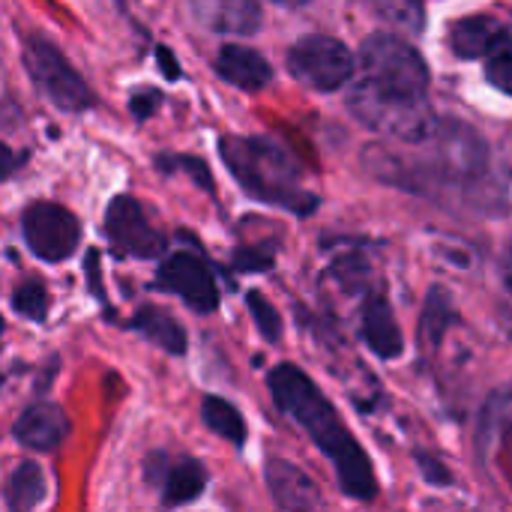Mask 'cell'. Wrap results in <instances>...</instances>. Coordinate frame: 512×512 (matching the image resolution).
I'll return each instance as SVG.
<instances>
[{
    "instance_id": "6da1fadb",
    "label": "cell",
    "mask_w": 512,
    "mask_h": 512,
    "mask_svg": "<svg viewBox=\"0 0 512 512\" xmlns=\"http://www.w3.org/2000/svg\"><path fill=\"white\" fill-rule=\"evenodd\" d=\"M354 60L357 81L348 93V108L366 129L399 144H414L435 129L438 114L429 105V66L411 42L375 33L360 45V57Z\"/></svg>"
},
{
    "instance_id": "7a4b0ae2",
    "label": "cell",
    "mask_w": 512,
    "mask_h": 512,
    "mask_svg": "<svg viewBox=\"0 0 512 512\" xmlns=\"http://www.w3.org/2000/svg\"><path fill=\"white\" fill-rule=\"evenodd\" d=\"M417 153H402L387 144L363 150L366 168L405 192L441 198L459 189L480 210L492 213V147L462 120H438L435 129L414 141Z\"/></svg>"
},
{
    "instance_id": "3957f363",
    "label": "cell",
    "mask_w": 512,
    "mask_h": 512,
    "mask_svg": "<svg viewBox=\"0 0 512 512\" xmlns=\"http://www.w3.org/2000/svg\"><path fill=\"white\" fill-rule=\"evenodd\" d=\"M267 387L276 408L288 414L312 438V444L333 462L339 489L354 501H372L378 495L372 459L360 447L354 432L339 420L336 408L318 390V384L294 363H279L267 375Z\"/></svg>"
},
{
    "instance_id": "277c9868",
    "label": "cell",
    "mask_w": 512,
    "mask_h": 512,
    "mask_svg": "<svg viewBox=\"0 0 512 512\" xmlns=\"http://www.w3.org/2000/svg\"><path fill=\"white\" fill-rule=\"evenodd\" d=\"M219 153L240 189L255 201L288 210L294 216H312L321 207V198L306 186L297 159L273 138L222 135Z\"/></svg>"
},
{
    "instance_id": "5b68a950",
    "label": "cell",
    "mask_w": 512,
    "mask_h": 512,
    "mask_svg": "<svg viewBox=\"0 0 512 512\" xmlns=\"http://www.w3.org/2000/svg\"><path fill=\"white\" fill-rule=\"evenodd\" d=\"M21 60H24V69H27L30 81L36 84V90L48 102H54L60 111L81 114V111L93 108V90L87 87L81 72L63 57V51L54 42H48L39 33H30L24 39Z\"/></svg>"
},
{
    "instance_id": "8992f818",
    "label": "cell",
    "mask_w": 512,
    "mask_h": 512,
    "mask_svg": "<svg viewBox=\"0 0 512 512\" xmlns=\"http://www.w3.org/2000/svg\"><path fill=\"white\" fill-rule=\"evenodd\" d=\"M354 54L333 36H306L288 48V72L318 93H336L354 78Z\"/></svg>"
},
{
    "instance_id": "52a82bcc",
    "label": "cell",
    "mask_w": 512,
    "mask_h": 512,
    "mask_svg": "<svg viewBox=\"0 0 512 512\" xmlns=\"http://www.w3.org/2000/svg\"><path fill=\"white\" fill-rule=\"evenodd\" d=\"M21 234L39 261L57 264L75 255L81 243V222L57 201H33L21 213Z\"/></svg>"
},
{
    "instance_id": "ba28073f",
    "label": "cell",
    "mask_w": 512,
    "mask_h": 512,
    "mask_svg": "<svg viewBox=\"0 0 512 512\" xmlns=\"http://www.w3.org/2000/svg\"><path fill=\"white\" fill-rule=\"evenodd\" d=\"M102 231L120 258L153 261L165 255V234L147 219L144 207L132 195H117L108 204Z\"/></svg>"
},
{
    "instance_id": "9c48e42d",
    "label": "cell",
    "mask_w": 512,
    "mask_h": 512,
    "mask_svg": "<svg viewBox=\"0 0 512 512\" xmlns=\"http://www.w3.org/2000/svg\"><path fill=\"white\" fill-rule=\"evenodd\" d=\"M156 291H168L180 297L192 312H216L219 306V282L210 264L195 252H174L156 270Z\"/></svg>"
},
{
    "instance_id": "30bf717a",
    "label": "cell",
    "mask_w": 512,
    "mask_h": 512,
    "mask_svg": "<svg viewBox=\"0 0 512 512\" xmlns=\"http://www.w3.org/2000/svg\"><path fill=\"white\" fill-rule=\"evenodd\" d=\"M147 483H153L162 495V507H186L207 492L210 474L198 459H168L153 453L144 465Z\"/></svg>"
},
{
    "instance_id": "8fae6325",
    "label": "cell",
    "mask_w": 512,
    "mask_h": 512,
    "mask_svg": "<svg viewBox=\"0 0 512 512\" xmlns=\"http://www.w3.org/2000/svg\"><path fill=\"white\" fill-rule=\"evenodd\" d=\"M264 480H267V492L279 510H318V507H324V495H321L318 483L303 468H297L285 459H267Z\"/></svg>"
},
{
    "instance_id": "7c38bea8",
    "label": "cell",
    "mask_w": 512,
    "mask_h": 512,
    "mask_svg": "<svg viewBox=\"0 0 512 512\" xmlns=\"http://www.w3.org/2000/svg\"><path fill=\"white\" fill-rule=\"evenodd\" d=\"M360 339L378 360H399L405 354V336L387 297L366 294V306L360 312Z\"/></svg>"
},
{
    "instance_id": "4fadbf2b",
    "label": "cell",
    "mask_w": 512,
    "mask_h": 512,
    "mask_svg": "<svg viewBox=\"0 0 512 512\" xmlns=\"http://www.w3.org/2000/svg\"><path fill=\"white\" fill-rule=\"evenodd\" d=\"M69 435V417L63 414V408L51 405V402H36L30 405L12 426V438L36 453H51L57 450Z\"/></svg>"
},
{
    "instance_id": "5bb4252c",
    "label": "cell",
    "mask_w": 512,
    "mask_h": 512,
    "mask_svg": "<svg viewBox=\"0 0 512 512\" xmlns=\"http://www.w3.org/2000/svg\"><path fill=\"white\" fill-rule=\"evenodd\" d=\"M201 27L222 36H249L261 27L258 0H189Z\"/></svg>"
},
{
    "instance_id": "9a60e30c",
    "label": "cell",
    "mask_w": 512,
    "mask_h": 512,
    "mask_svg": "<svg viewBox=\"0 0 512 512\" xmlns=\"http://www.w3.org/2000/svg\"><path fill=\"white\" fill-rule=\"evenodd\" d=\"M216 72L237 90L258 93L273 81V66L267 57L249 45H222L216 54Z\"/></svg>"
},
{
    "instance_id": "2e32d148",
    "label": "cell",
    "mask_w": 512,
    "mask_h": 512,
    "mask_svg": "<svg viewBox=\"0 0 512 512\" xmlns=\"http://www.w3.org/2000/svg\"><path fill=\"white\" fill-rule=\"evenodd\" d=\"M510 27L489 15V12H480V15H468V18H459L453 21L450 27V48L459 60H480L489 54V48L507 33Z\"/></svg>"
},
{
    "instance_id": "e0dca14e",
    "label": "cell",
    "mask_w": 512,
    "mask_h": 512,
    "mask_svg": "<svg viewBox=\"0 0 512 512\" xmlns=\"http://www.w3.org/2000/svg\"><path fill=\"white\" fill-rule=\"evenodd\" d=\"M507 432H510V390L501 387L486 399L477 423V456L483 465H492L495 456L504 450Z\"/></svg>"
},
{
    "instance_id": "ac0fdd59",
    "label": "cell",
    "mask_w": 512,
    "mask_h": 512,
    "mask_svg": "<svg viewBox=\"0 0 512 512\" xmlns=\"http://www.w3.org/2000/svg\"><path fill=\"white\" fill-rule=\"evenodd\" d=\"M129 327H132L135 333H141L147 342H153L156 348H162L165 354H171V357H183V354H186V345H189L186 330L174 321L171 312H165V309H159V306H144V309H138V312L132 315Z\"/></svg>"
},
{
    "instance_id": "d6986e66",
    "label": "cell",
    "mask_w": 512,
    "mask_h": 512,
    "mask_svg": "<svg viewBox=\"0 0 512 512\" xmlns=\"http://www.w3.org/2000/svg\"><path fill=\"white\" fill-rule=\"evenodd\" d=\"M459 324V312L450 300V294L444 288H432L423 306V318H420V348L438 351L441 342L447 339V330Z\"/></svg>"
},
{
    "instance_id": "ffe728a7",
    "label": "cell",
    "mask_w": 512,
    "mask_h": 512,
    "mask_svg": "<svg viewBox=\"0 0 512 512\" xmlns=\"http://www.w3.org/2000/svg\"><path fill=\"white\" fill-rule=\"evenodd\" d=\"M45 498H48V480H45L42 468L33 465V462H21L12 471L9 483H6V504H9V510H33V507L45 504Z\"/></svg>"
},
{
    "instance_id": "44dd1931",
    "label": "cell",
    "mask_w": 512,
    "mask_h": 512,
    "mask_svg": "<svg viewBox=\"0 0 512 512\" xmlns=\"http://www.w3.org/2000/svg\"><path fill=\"white\" fill-rule=\"evenodd\" d=\"M201 420H204V426H207L213 435L225 438V441L234 444L237 450L246 444V435H249L246 420H243V414H240L228 399L207 396V399L201 402Z\"/></svg>"
},
{
    "instance_id": "7402d4cb",
    "label": "cell",
    "mask_w": 512,
    "mask_h": 512,
    "mask_svg": "<svg viewBox=\"0 0 512 512\" xmlns=\"http://www.w3.org/2000/svg\"><path fill=\"white\" fill-rule=\"evenodd\" d=\"M12 312L42 324L48 318V291L39 279H24L15 291H12Z\"/></svg>"
},
{
    "instance_id": "603a6c76",
    "label": "cell",
    "mask_w": 512,
    "mask_h": 512,
    "mask_svg": "<svg viewBox=\"0 0 512 512\" xmlns=\"http://www.w3.org/2000/svg\"><path fill=\"white\" fill-rule=\"evenodd\" d=\"M486 78L495 90H501L504 96H510L512 90V45H510V30L489 48L486 54Z\"/></svg>"
},
{
    "instance_id": "cb8c5ba5",
    "label": "cell",
    "mask_w": 512,
    "mask_h": 512,
    "mask_svg": "<svg viewBox=\"0 0 512 512\" xmlns=\"http://www.w3.org/2000/svg\"><path fill=\"white\" fill-rule=\"evenodd\" d=\"M156 168L162 174H189L198 186H204L207 192H213L210 168L204 165V159H198L192 153H162V156H156Z\"/></svg>"
},
{
    "instance_id": "d4e9b609",
    "label": "cell",
    "mask_w": 512,
    "mask_h": 512,
    "mask_svg": "<svg viewBox=\"0 0 512 512\" xmlns=\"http://www.w3.org/2000/svg\"><path fill=\"white\" fill-rule=\"evenodd\" d=\"M246 309H249V315H252L258 333H261L270 345H276V342L282 339V318H279L276 306H273L261 291H249V294H246Z\"/></svg>"
},
{
    "instance_id": "484cf974",
    "label": "cell",
    "mask_w": 512,
    "mask_h": 512,
    "mask_svg": "<svg viewBox=\"0 0 512 512\" xmlns=\"http://www.w3.org/2000/svg\"><path fill=\"white\" fill-rule=\"evenodd\" d=\"M273 261H276V255L264 246H240L234 252V267L240 273H264L273 267Z\"/></svg>"
},
{
    "instance_id": "4316f807",
    "label": "cell",
    "mask_w": 512,
    "mask_h": 512,
    "mask_svg": "<svg viewBox=\"0 0 512 512\" xmlns=\"http://www.w3.org/2000/svg\"><path fill=\"white\" fill-rule=\"evenodd\" d=\"M162 99H165V96H162L159 90L141 87V90H135V93L129 96V111H132V117H135L138 123H144L147 117H153V114L159 111Z\"/></svg>"
},
{
    "instance_id": "83f0119b",
    "label": "cell",
    "mask_w": 512,
    "mask_h": 512,
    "mask_svg": "<svg viewBox=\"0 0 512 512\" xmlns=\"http://www.w3.org/2000/svg\"><path fill=\"white\" fill-rule=\"evenodd\" d=\"M414 462H417V468H420V474H423L426 483H432V486H453V474L447 471V465L441 459L417 450L414 453Z\"/></svg>"
},
{
    "instance_id": "f1b7e54d",
    "label": "cell",
    "mask_w": 512,
    "mask_h": 512,
    "mask_svg": "<svg viewBox=\"0 0 512 512\" xmlns=\"http://www.w3.org/2000/svg\"><path fill=\"white\" fill-rule=\"evenodd\" d=\"M24 162H27V156H24V153H18V150H12L9 144H3V141H0V183H3V180H9V177L24 165Z\"/></svg>"
},
{
    "instance_id": "f546056e",
    "label": "cell",
    "mask_w": 512,
    "mask_h": 512,
    "mask_svg": "<svg viewBox=\"0 0 512 512\" xmlns=\"http://www.w3.org/2000/svg\"><path fill=\"white\" fill-rule=\"evenodd\" d=\"M156 54H159V66H162L165 78L177 81V78H180V66L174 63V54H171V51H168L165 45H159V48H156Z\"/></svg>"
},
{
    "instance_id": "4dcf8cb0",
    "label": "cell",
    "mask_w": 512,
    "mask_h": 512,
    "mask_svg": "<svg viewBox=\"0 0 512 512\" xmlns=\"http://www.w3.org/2000/svg\"><path fill=\"white\" fill-rule=\"evenodd\" d=\"M273 3L288 6V9H300V6H306V3H312V0H273Z\"/></svg>"
},
{
    "instance_id": "1f68e13d",
    "label": "cell",
    "mask_w": 512,
    "mask_h": 512,
    "mask_svg": "<svg viewBox=\"0 0 512 512\" xmlns=\"http://www.w3.org/2000/svg\"><path fill=\"white\" fill-rule=\"evenodd\" d=\"M3 327H6V321L0 318V339H3Z\"/></svg>"
},
{
    "instance_id": "d6a6232c",
    "label": "cell",
    "mask_w": 512,
    "mask_h": 512,
    "mask_svg": "<svg viewBox=\"0 0 512 512\" xmlns=\"http://www.w3.org/2000/svg\"><path fill=\"white\" fill-rule=\"evenodd\" d=\"M0 87H3V69H0Z\"/></svg>"
},
{
    "instance_id": "836d02e7",
    "label": "cell",
    "mask_w": 512,
    "mask_h": 512,
    "mask_svg": "<svg viewBox=\"0 0 512 512\" xmlns=\"http://www.w3.org/2000/svg\"><path fill=\"white\" fill-rule=\"evenodd\" d=\"M0 384H3V378H0Z\"/></svg>"
}]
</instances>
